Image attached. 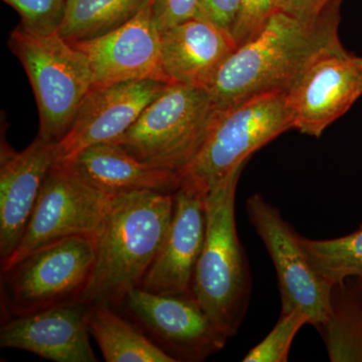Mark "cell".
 Returning <instances> with one entry per match:
<instances>
[{
    "label": "cell",
    "mask_w": 362,
    "mask_h": 362,
    "mask_svg": "<svg viewBox=\"0 0 362 362\" xmlns=\"http://www.w3.org/2000/svg\"><path fill=\"white\" fill-rule=\"evenodd\" d=\"M87 306L90 334L107 362H177L117 309L103 304Z\"/></svg>",
    "instance_id": "d6986e66"
},
{
    "label": "cell",
    "mask_w": 362,
    "mask_h": 362,
    "mask_svg": "<svg viewBox=\"0 0 362 362\" xmlns=\"http://www.w3.org/2000/svg\"><path fill=\"white\" fill-rule=\"evenodd\" d=\"M361 226H362V225H361Z\"/></svg>",
    "instance_id": "f1b7e54d"
},
{
    "label": "cell",
    "mask_w": 362,
    "mask_h": 362,
    "mask_svg": "<svg viewBox=\"0 0 362 362\" xmlns=\"http://www.w3.org/2000/svg\"><path fill=\"white\" fill-rule=\"evenodd\" d=\"M237 49L230 33L209 21L190 18L161 33V64L169 83L209 90Z\"/></svg>",
    "instance_id": "e0dca14e"
},
{
    "label": "cell",
    "mask_w": 362,
    "mask_h": 362,
    "mask_svg": "<svg viewBox=\"0 0 362 362\" xmlns=\"http://www.w3.org/2000/svg\"><path fill=\"white\" fill-rule=\"evenodd\" d=\"M8 45L32 85L40 114L37 135L59 142L92 89L88 59L58 33L37 35L21 25L11 33Z\"/></svg>",
    "instance_id": "8992f818"
},
{
    "label": "cell",
    "mask_w": 362,
    "mask_h": 362,
    "mask_svg": "<svg viewBox=\"0 0 362 362\" xmlns=\"http://www.w3.org/2000/svg\"><path fill=\"white\" fill-rule=\"evenodd\" d=\"M168 84L156 80H131L92 88L68 132L58 142L59 160H69L90 145L115 141Z\"/></svg>",
    "instance_id": "4fadbf2b"
},
{
    "label": "cell",
    "mask_w": 362,
    "mask_h": 362,
    "mask_svg": "<svg viewBox=\"0 0 362 362\" xmlns=\"http://www.w3.org/2000/svg\"><path fill=\"white\" fill-rule=\"evenodd\" d=\"M112 197L90 185L69 161L49 169L23 240L1 271L57 240L76 235L98 238L103 230Z\"/></svg>",
    "instance_id": "ba28073f"
},
{
    "label": "cell",
    "mask_w": 362,
    "mask_h": 362,
    "mask_svg": "<svg viewBox=\"0 0 362 362\" xmlns=\"http://www.w3.org/2000/svg\"><path fill=\"white\" fill-rule=\"evenodd\" d=\"M90 334L88 306L74 302L4 318L0 346L56 362H96Z\"/></svg>",
    "instance_id": "9a60e30c"
},
{
    "label": "cell",
    "mask_w": 362,
    "mask_h": 362,
    "mask_svg": "<svg viewBox=\"0 0 362 362\" xmlns=\"http://www.w3.org/2000/svg\"><path fill=\"white\" fill-rule=\"evenodd\" d=\"M120 309L177 362L206 361L228 339L194 295L156 294L137 287Z\"/></svg>",
    "instance_id": "30bf717a"
},
{
    "label": "cell",
    "mask_w": 362,
    "mask_h": 362,
    "mask_svg": "<svg viewBox=\"0 0 362 362\" xmlns=\"http://www.w3.org/2000/svg\"><path fill=\"white\" fill-rule=\"evenodd\" d=\"M305 324H309L308 318L301 311L281 314L275 327L259 344L247 352L243 361H288L293 340Z\"/></svg>",
    "instance_id": "603a6c76"
},
{
    "label": "cell",
    "mask_w": 362,
    "mask_h": 362,
    "mask_svg": "<svg viewBox=\"0 0 362 362\" xmlns=\"http://www.w3.org/2000/svg\"><path fill=\"white\" fill-rule=\"evenodd\" d=\"M58 160V142L47 141L40 135L21 152L14 151L2 141L0 156L1 263L13 255L23 240L45 176Z\"/></svg>",
    "instance_id": "5bb4252c"
},
{
    "label": "cell",
    "mask_w": 362,
    "mask_h": 362,
    "mask_svg": "<svg viewBox=\"0 0 362 362\" xmlns=\"http://www.w3.org/2000/svg\"><path fill=\"white\" fill-rule=\"evenodd\" d=\"M216 112L206 90L168 83L113 142L143 163L180 176L206 141Z\"/></svg>",
    "instance_id": "5b68a950"
},
{
    "label": "cell",
    "mask_w": 362,
    "mask_h": 362,
    "mask_svg": "<svg viewBox=\"0 0 362 362\" xmlns=\"http://www.w3.org/2000/svg\"><path fill=\"white\" fill-rule=\"evenodd\" d=\"M20 14L21 25L37 35L58 33L66 16V0H2Z\"/></svg>",
    "instance_id": "cb8c5ba5"
},
{
    "label": "cell",
    "mask_w": 362,
    "mask_h": 362,
    "mask_svg": "<svg viewBox=\"0 0 362 362\" xmlns=\"http://www.w3.org/2000/svg\"><path fill=\"white\" fill-rule=\"evenodd\" d=\"M362 96V57L342 45L319 54L287 92L294 129L320 137Z\"/></svg>",
    "instance_id": "8fae6325"
},
{
    "label": "cell",
    "mask_w": 362,
    "mask_h": 362,
    "mask_svg": "<svg viewBox=\"0 0 362 362\" xmlns=\"http://www.w3.org/2000/svg\"><path fill=\"white\" fill-rule=\"evenodd\" d=\"M317 329L331 362H362V281L350 278L333 284L327 319Z\"/></svg>",
    "instance_id": "ffe728a7"
},
{
    "label": "cell",
    "mask_w": 362,
    "mask_h": 362,
    "mask_svg": "<svg viewBox=\"0 0 362 362\" xmlns=\"http://www.w3.org/2000/svg\"><path fill=\"white\" fill-rule=\"evenodd\" d=\"M206 197L187 187L173 194L170 230L140 288L156 294L194 295L195 269L206 240Z\"/></svg>",
    "instance_id": "2e32d148"
},
{
    "label": "cell",
    "mask_w": 362,
    "mask_h": 362,
    "mask_svg": "<svg viewBox=\"0 0 362 362\" xmlns=\"http://www.w3.org/2000/svg\"><path fill=\"white\" fill-rule=\"evenodd\" d=\"M277 11V0H240L232 37L237 47L251 40Z\"/></svg>",
    "instance_id": "d4e9b609"
},
{
    "label": "cell",
    "mask_w": 362,
    "mask_h": 362,
    "mask_svg": "<svg viewBox=\"0 0 362 362\" xmlns=\"http://www.w3.org/2000/svg\"><path fill=\"white\" fill-rule=\"evenodd\" d=\"M98 238L57 240L1 271L4 318L80 301L96 262Z\"/></svg>",
    "instance_id": "52a82bcc"
},
{
    "label": "cell",
    "mask_w": 362,
    "mask_h": 362,
    "mask_svg": "<svg viewBox=\"0 0 362 362\" xmlns=\"http://www.w3.org/2000/svg\"><path fill=\"white\" fill-rule=\"evenodd\" d=\"M71 44L89 62L92 88L131 80L169 83L162 69L161 32L154 21L152 1L120 28Z\"/></svg>",
    "instance_id": "7c38bea8"
},
{
    "label": "cell",
    "mask_w": 362,
    "mask_h": 362,
    "mask_svg": "<svg viewBox=\"0 0 362 362\" xmlns=\"http://www.w3.org/2000/svg\"><path fill=\"white\" fill-rule=\"evenodd\" d=\"M201 0H152V13L160 32L195 18Z\"/></svg>",
    "instance_id": "484cf974"
},
{
    "label": "cell",
    "mask_w": 362,
    "mask_h": 362,
    "mask_svg": "<svg viewBox=\"0 0 362 362\" xmlns=\"http://www.w3.org/2000/svg\"><path fill=\"white\" fill-rule=\"evenodd\" d=\"M341 1L309 20L275 11L221 66L207 90L216 108H228L262 93L288 92L319 54L341 45L338 37Z\"/></svg>",
    "instance_id": "6da1fadb"
},
{
    "label": "cell",
    "mask_w": 362,
    "mask_h": 362,
    "mask_svg": "<svg viewBox=\"0 0 362 362\" xmlns=\"http://www.w3.org/2000/svg\"><path fill=\"white\" fill-rule=\"evenodd\" d=\"M152 0H66L59 35L70 42L95 39L120 28Z\"/></svg>",
    "instance_id": "44dd1931"
},
{
    "label": "cell",
    "mask_w": 362,
    "mask_h": 362,
    "mask_svg": "<svg viewBox=\"0 0 362 362\" xmlns=\"http://www.w3.org/2000/svg\"><path fill=\"white\" fill-rule=\"evenodd\" d=\"M244 166L206 194V233L197 262L194 296L226 337H235L246 316L252 279L235 223V194Z\"/></svg>",
    "instance_id": "3957f363"
},
{
    "label": "cell",
    "mask_w": 362,
    "mask_h": 362,
    "mask_svg": "<svg viewBox=\"0 0 362 362\" xmlns=\"http://www.w3.org/2000/svg\"><path fill=\"white\" fill-rule=\"evenodd\" d=\"M335 1L337 0H277V11L309 20L320 16Z\"/></svg>",
    "instance_id": "83f0119b"
},
{
    "label": "cell",
    "mask_w": 362,
    "mask_h": 362,
    "mask_svg": "<svg viewBox=\"0 0 362 362\" xmlns=\"http://www.w3.org/2000/svg\"><path fill=\"white\" fill-rule=\"evenodd\" d=\"M173 207V194L140 190L112 197L98 237L94 270L80 303L120 309L163 247Z\"/></svg>",
    "instance_id": "7a4b0ae2"
},
{
    "label": "cell",
    "mask_w": 362,
    "mask_h": 362,
    "mask_svg": "<svg viewBox=\"0 0 362 362\" xmlns=\"http://www.w3.org/2000/svg\"><path fill=\"white\" fill-rule=\"evenodd\" d=\"M240 0H201L195 18L209 21L232 35Z\"/></svg>",
    "instance_id": "4316f807"
},
{
    "label": "cell",
    "mask_w": 362,
    "mask_h": 362,
    "mask_svg": "<svg viewBox=\"0 0 362 362\" xmlns=\"http://www.w3.org/2000/svg\"><path fill=\"white\" fill-rule=\"evenodd\" d=\"M299 243L312 268L330 284L347 278L362 279V226L351 235L332 240L299 235Z\"/></svg>",
    "instance_id": "7402d4cb"
},
{
    "label": "cell",
    "mask_w": 362,
    "mask_h": 362,
    "mask_svg": "<svg viewBox=\"0 0 362 362\" xmlns=\"http://www.w3.org/2000/svg\"><path fill=\"white\" fill-rule=\"evenodd\" d=\"M294 129L287 92L262 93L218 109L206 141L180 173V187L206 194L257 150Z\"/></svg>",
    "instance_id": "277c9868"
},
{
    "label": "cell",
    "mask_w": 362,
    "mask_h": 362,
    "mask_svg": "<svg viewBox=\"0 0 362 362\" xmlns=\"http://www.w3.org/2000/svg\"><path fill=\"white\" fill-rule=\"evenodd\" d=\"M66 161L110 197L140 190L175 194L180 187L176 173L143 163L113 141L90 145Z\"/></svg>",
    "instance_id": "ac0fdd59"
},
{
    "label": "cell",
    "mask_w": 362,
    "mask_h": 362,
    "mask_svg": "<svg viewBox=\"0 0 362 362\" xmlns=\"http://www.w3.org/2000/svg\"><path fill=\"white\" fill-rule=\"evenodd\" d=\"M246 211L275 266L282 313L301 311L309 324L319 327L329 313L333 285L312 268L300 245L299 235L277 207L257 194L247 199Z\"/></svg>",
    "instance_id": "9c48e42d"
}]
</instances>
